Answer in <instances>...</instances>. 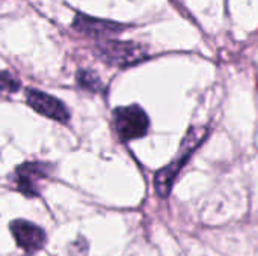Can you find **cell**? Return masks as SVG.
<instances>
[{
    "mask_svg": "<svg viewBox=\"0 0 258 256\" xmlns=\"http://www.w3.org/2000/svg\"><path fill=\"white\" fill-rule=\"evenodd\" d=\"M51 172L50 164L41 161H26L15 167L11 183L15 189L27 198L39 196V184L44 181Z\"/></svg>",
    "mask_w": 258,
    "mask_h": 256,
    "instance_id": "3957f363",
    "label": "cell"
},
{
    "mask_svg": "<svg viewBox=\"0 0 258 256\" xmlns=\"http://www.w3.org/2000/svg\"><path fill=\"white\" fill-rule=\"evenodd\" d=\"M77 83L80 84V88L91 91V92H98L103 88V83L98 78V75L88 69H82L77 72Z\"/></svg>",
    "mask_w": 258,
    "mask_h": 256,
    "instance_id": "ba28073f",
    "label": "cell"
},
{
    "mask_svg": "<svg viewBox=\"0 0 258 256\" xmlns=\"http://www.w3.org/2000/svg\"><path fill=\"white\" fill-rule=\"evenodd\" d=\"M26 101L36 113H39L48 119H53V121L62 122V124L70 121V112H68L67 106L53 95H48V94L36 91V89H29L26 92Z\"/></svg>",
    "mask_w": 258,
    "mask_h": 256,
    "instance_id": "8992f818",
    "label": "cell"
},
{
    "mask_svg": "<svg viewBox=\"0 0 258 256\" xmlns=\"http://www.w3.org/2000/svg\"><path fill=\"white\" fill-rule=\"evenodd\" d=\"M209 130L206 127H192L189 128V131L186 133L175 157L172 158L171 163H168L165 167H162L156 177H154V187L156 192L160 198H166L172 189L174 180L177 178V175L180 174L181 167L184 166V163L189 160V157L192 155V152L204 142L206 136H207Z\"/></svg>",
    "mask_w": 258,
    "mask_h": 256,
    "instance_id": "6da1fadb",
    "label": "cell"
},
{
    "mask_svg": "<svg viewBox=\"0 0 258 256\" xmlns=\"http://www.w3.org/2000/svg\"><path fill=\"white\" fill-rule=\"evenodd\" d=\"M97 54L101 60L115 66H128L141 62L145 57V50L132 42H104L98 45Z\"/></svg>",
    "mask_w": 258,
    "mask_h": 256,
    "instance_id": "277c9868",
    "label": "cell"
},
{
    "mask_svg": "<svg viewBox=\"0 0 258 256\" xmlns=\"http://www.w3.org/2000/svg\"><path fill=\"white\" fill-rule=\"evenodd\" d=\"M9 228L15 238L17 246L21 250H24L27 255H35L45 246L47 235H45L44 229L29 220L17 219V220L11 222Z\"/></svg>",
    "mask_w": 258,
    "mask_h": 256,
    "instance_id": "5b68a950",
    "label": "cell"
},
{
    "mask_svg": "<svg viewBox=\"0 0 258 256\" xmlns=\"http://www.w3.org/2000/svg\"><path fill=\"white\" fill-rule=\"evenodd\" d=\"M20 89V81L9 71H0V91L17 92Z\"/></svg>",
    "mask_w": 258,
    "mask_h": 256,
    "instance_id": "9c48e42d",
    "label": "cell"
},
{
    "mask_svg": "<svg viewBox=\"0 0 258 256\" xmlns=\"http://www.w3.org/2000/svg\"><path fill=\"white\" fill-rule=\"evenodd\" d=\"M113 127L121 140L128 142L147 134L150 121L147 113L136 104L113 110Z\"/></svg>",
    "mask_w": 258,
    "mask_h": 256,
    "instance_id": "7a4b0ae2",
    "label": "cell"
},
{
    "mask_svg": "<svg viewBox=\"0 0 258 256\" xmlns=\"http://www.w3.org/2000/svg\"><path fill=\"white\" fill-rule=\"evenodd\" d=\"M86 249H88V244L85 240L79 238L77 241L71 243V247H70V253L71 256H85L86 253Z\"/></svg>",
    "mask_w": 258,
    "mask_h": 256,
    "instance_id": "30bf717a",
    "label": "cell"
},
{
    "mask_svg": "<svg viewBox=\"0 0 258 256\" xmlns=\"http://www.w3.org/2000/svg\"><path fill=\"white\" fill-rule=\"evenodd\" d=\"M73 27L77 29V30H80L82 33L100 36V35H106V33H113L121 26H118L115 23H109V21L91 18V17H86V15H77Z\"/></svg>",
    "mask_w": 258,
    "mask_h": 256,
    "instance_id": "52a82bcc",
    "label": "cell"
}]
</instances>
